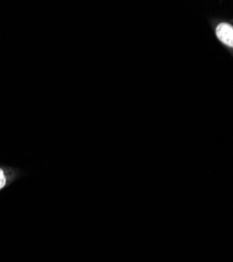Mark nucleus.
I'll list each match as a JSON object with an SVG mask.
<instances>
[{
	"instance_id": "obj_2",
	"label": "nucleus",
	"mask_w": 233,
	"mask_h": 262,
	"mask_svg": "<svg viewBox=\"0 0 233 262\" xmlns=\"http://www.w3.org/2000/svg\"><path fill=\"white\" fill-rule=\"evenodd\" d=\"M20 176L18 169L10 167H0V191L4 190Z\"/></svg>"
},
{
	"instance_id": "obj_1",
	"label": "nucleus",
	"mask_w": 233,
	"mask_h": 262,
	"mask_svg": "<svg viewBox=\"0 0 233 262\" xmlns=\"http://www.w3.org/2000/svg\"><path fill=\"white\" fill-rule=\"evenodd\" d=\"M216 34L218 39L224 45L233 48V27L229 24H220L217 27Z\"/></svg>"
}]
</instances>
